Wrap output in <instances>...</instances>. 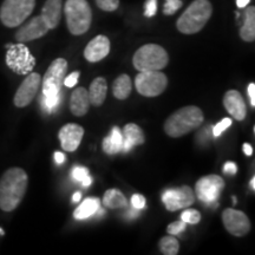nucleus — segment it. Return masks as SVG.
<instances>
[{"label":"nucleus","mask_w":255,"mask_h":255,"mask_svg":"<svg viewBox=\"0 0 255 255\" xmlns=\"http://www.w3.org/2000/svg\"><path fill=\"white\" fill-rule=\"evenodd\" d=\"M28 176L24 169L9 168L0 178V209L12 212L20 205L27 190Z\"/></svg>","instance_id":"f257e3e1"},{"label":"nucleus","mask_w":255,"mask_h":255,"mask_svg":"<svg viewBox=\"0 0 255 255\" xmlns=\"http://www.w3.org/2000/svg\"><path fill=\"white\" fill-rule=\"evenodd\" d=\"M205 116L199 107H184L175 111L164 123V131L173 138H178L189 133L203 123Z\"/></svg>","instance_id":"f03ea898"},{"label":"nucleus","mask_w":255,"mask_h":255,"mask_svg":"<svg viewBox=\"0 0 255 255\" xmlns=\"http://www.w3.org/2000/svg\"><path fill=\"white\" fill-rule=\"evenodd\" d=\"M212 14L209 0H194L177 19V30L183 34H195L206 26Z\"/></svg>","instance_id":"7ed1b4c3"},{"label":"nucleus","mask_w":255,"mask_h":255,"mask_svg":"<svg viewBox=\"0 0 255 255\" xmlns=\"http://www.w3.org/2000/svg\"><path fill=\"white\" fill-rule=\"evenodd\" d=\"M64 13L70 33L73 36L84 34L90 28L92 11L87 0H66Z\"/></svg>","instance_id":"20e7f679"},{"label":"nucleus","mask_w":255,"mask_h":255,"mask_svg":"<svg viewBox=\"0 0 255 255\" xmlns=\"http://www.w3.org/2000/svg\"><path fill=\"white\" fill-rule=\"evenodd\" d=\"M169 63L168 52L157 44H146L136 51L132 64L137 71H161Z\"/></svg>","instance_id":"39448f33"},{"label":"nucleus","mask_w":255,"mask_h":255,"mask_svg":"<svg viewBox=\"0 0 255 255\" xmlns=\"http://www.w3.org/2000/svg\"><path fill=\"white\" fill-rule=\"evenodd\" d=\"M36 0H4L0 7V20L6 27L20 26L30 17Z\"/></svg>","instance_id":"423d86ee"},{"label":"nucleus","mask_w":255,"mask_h":255,"mask_svg":"<svg viewBox=\"0 0 255 255\" xmlns=\"http://www.w3.org/2000/svg\"><path fill=\"white\" fill-rule=\"evenodd\" d=\"M6 52V65L17 75H28L36 66V58L31 55L24 43L8 44Z\"/></svg>","instance_id":"0eeeda50"},{"label":"nucleus","mask_w":255,"mask_h":255,"mask_svg":"<svg viewBox=\"0 0 255 255\" xmlns=\"http://www.w3.org/2000/svg\"><path fill=\"white\" fill-rule=\"evenodd\" d=\"M135 87L144 97H156L168 87V78L161 71H141L135 78Z\"/></svg>","instance_id":"6e6552de"},{"label":"nucleus","mask_w":255,"mask_h":255,"mask_svg":"<svg viewBox=\"0 0 255 255\" xmlns=\"http://www.w3.org/2000/svg\"><path fill=\"white\" fill-rule=\"evenodd\" d=\"M68 71V62L64 58H57L50 64L43 77V97L60 96L65 73Z\"/></svg>","instance_id":"1a4fd4ad"},{"label":"nucleus","mask_w":255,"mask_h":255,"mask_svg":"<svg viewBox=\"0 0 255 255\" xmlns=\"http://www.w3.org/2000/svg\"><path fill=\"white\" fill-rule=\"evenodd\" d=\"M223 189H225V181L219 175H207L200 178L195 184L197 199L205 205H213L218 202Z\"/></svg>","instance_id":"9d476101"},{"label":"nucleus","mask_w":255,"mask_h":255,"mask_svg":"<svg viewBox=\"0 0 255 255\" xmlns=\"http://www.w3.org/2000/svg\"><path fill=\"white\" fill-rule=\"evenodd\" d=\"M195 201V194L190 187L183 186L175 189H167L162 195V202L169 212L188 208Z\"/></svg>","instance_id":"9b49d317"},{"label":"nucleus","mask_w":255,"mask_h":255,"mask_svg":"<svg viewBox=\"0 0 255 255\" xmlns=\"http://www.w3.org/2000/svg\"><path fill=\"white\" fill-rule=\"evenodd\" d=\"M222 222L229 234L242 238L251 231V221L245 213L240 210L227 208L222 213Z\"/></svg>","instance_id":"f8f14e48"},{"label":"nucleus","mask_w":255,"mask_h":255,"mask_svg":"<svg viewBox=\"0 0 255 255\" xmlns=\"http://www.w3.org/2000/svg\"><path fill=\"white\" fill-rule=\"evenodd\" d=\"M41 84V77L39 73L37 72H30L27 75V77L24 79V82L21 83L20 87L18 88L17 92H15L13 103L17 108H25L28 104H31V102L33 101V98L36 97L38 90Z\"/></svg>","instance_id":"ddd939ff"},{"label":"nucleus","mask_w":255,"mask_h":255,"mask_svg":"<svg viewBox=\"0 0 255 255\" xmlns=\"http://www.w3.org/2000/svg\"><path fill=\"white\" fill-rule=\"evenodd\" d=\"M49 31L50 28L47 27L46 23L39 14L31 18L26 23L24 21L21 24L19 30L15 32V40L18 43H27V41L36 40L44 37Z\"/></svg>","instance_id":"4468645a"},{"label":"nucleus","mask_w":255,"mask_h":255,"mask_svg":"<svg viewBox=\"0 0 255 255\" xmlns=\"http://www.w3.org/2000/svg\"><path fill=\"white\" fill-rule=\"evenodd\" d=\"M83 136H84V129H83V127L75 123H69L66 126H64L59 130L58 133L62 148L69 152L77 150V148L83 139Z\"/></svg>","instance_id":"2eb2a0df"},{"label":"nucleus","mask_w":255,"mask_h":255,"mask_svg":"<svg viewBox=\"0 0 255 255\" xmlns=\"http://www.w3.org/2000/svg\"><path fill=\"white\" fill-rule=\"evenodd\" d=\"M110 40L109 38L100 34L94 39L89 41V44L84 50V57L88 62L97 63L104 59L110 52Z\"/></svg>","instance_id":"dca6fc26"},{"label":"nucleus","mask_w":255,"mask_h":255,"mask_svg":"<svg viewBox=\"0 0 255 255\" xmlns=\"http://www.w3.org/2000/svg\"><path fill=\"white\" fill-rule=\"evenodd\" d=\"M223 105L229 115L237 121H244L247 115V107L241 94L237 90H229L223 97Z\"/></svg>","instance_id":"f3484780"},{"label":"nucleus","mask_w":255,"mask_h":255,"mask_svg":"<svg viewBox=\"0 0 255 255\" xmlns=\"http://www.w3.org/2000/svg\"><path fill=\"white\" fill-rule=\"evenodd\" d=\"M62 0H46L44 4L40 15L50 30H53L59 25L60 18H62Z\"/></svg>","instance_id":"a211bd4d"},{"label":"nucleus","mask_w":255,"mask_h":255,"mask_svg":"<svg viewBox=\"0 0 255 255\" xmlns=\"http://www.w3.org/2000/svg\"><path fill=\"white\" fill-rule=\"evenodd\" d=\"M123 146L122 151H130L133 146L141 145L144 143L145 137L143 130L137 124L129 123L123 129Z\"/></svg>","instance_id":"6ab92c4d"},{"label":"nucleus","mask_w":255,"mask_h":255,"mask_svg":"<svg viewBox=\"0 0 255 255\" xmlns=\"http://www.w3.org/2000/svg\"><path fill=\"white\" fill-rule=\"evenodd\" d=\"M90 108L88 90L85 88H78L72 92L70 98V110L77 117H82L87 115Z\"/></svg>","instance_id":"aec40b11"},{"label":"nucleus","mask_w":255,"mask_h":255,"mask_svg":"<svg viewBox=\"0 0 255 255\" xmlns=\"http://www.w3.org/2000/svg\"><path fill=\"white\" fill-rule=\"evenodd\" d=\"M108 92V83L103 77H98L92 81L90 89L88 90L89 101L90 104L95 107H101L104 103L105 98H107Z\"/></svg>","instance_id":"412c9836"},{"label":"nucleus","mask_w":255,"mask_h":255,"mask_svg":"<svg viewBox=\"0 0 255 255\" xmlns=\"http://www.w3.org/2000/svg\"><path fill=\"white\" fill-rule=\"evenodd\" d=\"M240 38L251 43L255 39V7L248 6L244 13V25L240 27Z\"/></svg>","instance_id":"4be33fe9"},{"label":"nucleus","mask_w":255,"mask_h":255,"mask_svg":"<svg viewBox=\"0 0 255 255\" xmlns=\"http://www.w3.org/2000/svg\"><path fill=\"white\" fill-rule=\"evenodd\" d=\"M103 151L108 155H116L122 151L123 135L119 127H114L110 135L103 139Z\"/></svg>","instance_id":"5701e85b"},{"label":"nucleus","mask_w":255,"mask_h":255,"mask_svg":"<svg viewBox=\"0 0 255 255\" xmlns=\"http://www.w3.org/2000/svg\"><path fill=\"white\" fill-rule=\"evenodd\" d=\"M100 208L101 202L98 199H96V197L85 199L82 202V205L73 212V218L76 220H85L90 216H94Z\"/></svg>","instance_id":"b1692460"},{"label":"nucleus","mask_w":255,"mask_h":255,"mask_svg":"<svg viewBox=\"0 0 255 255\" xmlns=\"http://www.w3.org/2000/svg\"><path fill=\"white\" fill-rule=\"evenodd\" d=\"M132 83L128 75H121L120 77L115 79L113 84V94L117 100H127L131 94Z\"/></svg>","instance_id":"393cba45"},{"label":"nucleus","mask_w":255,"mask_h":255,"mask_svg":"<svg viewBox=\"0 0 255 255\" xmlns=\"http://www.w3.org/2000/svg\"><path fill=\"white\" fill-rule=\"evenodd\" d=\"M102 202L107 208L110 209H122L128 206L126 196L119 189H109L105 191Z\"/></svg>","instance_id":"a878e982"},{"label":"nucleus","mask_w":255,"mask_h":255,"mask_svg":"<svg viewBox=\"0 0 255 255\" xmlns=\"http://www.w3.org/2000/svg\"><path fill=\"white\" fill-rule=\"evenodd\" d=\"M159 250L164 255H176L180 250V244L174 237H164L159 240Z\"/></svg>","instance_id":"bb28decb"},{"label":"nucleus","mask_w":255,"mask_h":255,"mask_svg":"<svg viewBox=\"0 0 255 255\" xmlns=\"http://www.w3.org/2000/svg\"><path fill=\"white\" fill-rule=\"evenodd\" d=\"M71 176L73 180L81 182L84 187L91 186L92 178L90 175H89V170L85 167H75L71 171Z\"/></svg>","instance_id":"cd10ccee"},{"label":"nucleus","mask_w":255,"mask_h":255,"mask_svg":"<svg viewBox=\"0 0 255 255\" xmlns=\"http://www.w3.org/2000/svg\"><path fill=\"white\" fill-rule=\"evenodd\" d=\"M181 220L189 225H197L201 221V213L196 209H186L181 215Z\"/></svg>","instance_id":"c85d7f7f"},{"label":"nucleus","mask_w":255,"mask_h":255,"mask_svg":"<svg viewBox=\"0 0 255 255\" xmlns=\"http://www.w3.org/2000/svg\"><path fill=\"white\" fill-rule=\"evenodd\" d=\"M181 7H182V0H165L163 13L165 15H173Z\"/></svg>","instance_id":"c756f323"},{"label":"nucleus","mask_w":255,"mask_h":255,"mask_svg":"<svg viewBox=\"0 0 255 255\" xmlns=\"http://www.w3.org/2000/svg\"><path fill=\"white\" fill-rule=\"evenodd\" d=\"M96 5L105 12H114L119 8L120 0H95Z\"/></svg>","instance_id":"7c9ffc66"},{"label":"nucleus","mask_w":255,"mask_h":255,"mask_svg":"<svg viewBox=\"0 0 255 255\" xmlns=\"http://www.w3.org/2000/svg\"><path fill=\"white\" fill-rule=\"evenodd\" d=\"M60 102V96H57V97H43V103L44 109H45L47 113H52L53 110L57 109V107L59 105Z\"/></svg>","instance_id":"2f4dec72"},{"label":"nucleus","mask_w":255,"mask_h":255,"mask_svg":"<svg viewBox=\"0 0 255 255\" xmlns=\"http://www.w3.org/2000/svg\"><path fill=\"white\" fill-rule=\"evenodd\" d=\"M231 126H232V120L231 119H227V117H226V119H222L221 122H219L214 128H213V135H214V137H219L223 131H226V130H227Z\"/></svg>","instance_id":"473e14b6"},{"label":"nucleus","mask_w":255,"mask_h":255,"mask_svg":"<svg viewBox=\"0 0 255 255\" xmlns=\"http://www.w3.org/2000/svg\"><path fill=\"white\" fill-rule=\"evenodd\" d=\"M186 226H187V223L183 222L182 220H181V221H175L168 226L167 232L170 235H177L186 229Z\"/></svg>","instance_id":"72a5a7b5"},{"label":"nucleus","mask_w":255,"mask_h":255,"mask_svg":"<svg viewBox=\"0 0 255 255\" xmlns=\"http://www.w3.org/2000/svg\"><path fill=\"white\" fill-rule=\"evenodd\" d=\"M157 12V0H145L144 2V15L148 18L154 17Z\"/></svg>","instance_id":"f704fd0d"},{"label":"nucleus","mask_w":255,"mask_h":255,"mask_svg":"<svg viewBox=\"0 0 255 255\" xmlns=\"http://www.w3.org/2000/svg\"><path fill=\"white\" fill-rule=\"evenodd\" d=\"M131 205L133 208L141 210L145 207V199L141 194H133L131 197Z\"/></svg>","instance_id":"c9c22d12"},{"label":"nucleus","mask_w":255,"mask_h":255,"mask_svg":"<svg viewBox=\"0 0 255 255\" xmlns=\"http://www.w3.org/2000/svg\"><path fill=\"white\" fill-rule=\"evenodd\" d=\"M78 77H79V72L75 71L72 72L71 75H69L68 77L64 78V85L68 88H73L78 82Z\"/></svg>","instance_id":"e433bc0d"},{"label":"nucleus","mask_w":255,"mask_h":255,"mask_svg":"<svg viewBox=\"0 0 255 255\" xmlns=\"http://www.w3.org/2000/svg\"><path fill=\"white\" fill-rule=\"evenodd\" d=\"M223 173L228 175H235L238 173V165L234 162H227L223 165Z\"/></svg>","instance_id":"4c0bfd02"},{"label":"nucleus","mask_w":255,"mask_h":255,"mask_svg":"<svg viewBox=\"0 0 255 255\" xmlns=\"http://www.w3.org/2000/svg\"><path fill=\"white\" fill-rule=\"evenodd\" d=\"M248 96H250V102L252 107H255V84L254 83H251L248 85Z\"/></svg>","instance_id":"58836bf2"},{"label":"nucleus","mask_w":255,"mask_h":255,"mask_svg":"<svg viewBox=\"0 0 255 255\" xmlns=\"http://www.w3.org/2000/svg\"><path fill=\"white\" fill-rule=\"evenodd\" d=\"M55 161H56L57 164H62V163H64V161H65V155H64L63 152L56 151V152H55Z\"/></svg>","instance_id":"ea45409f"},{"label":"nucleus","mask_w":255,"mask_h":255,"mask_svg":"<svg viewBox=\"0 0 255 255\" xmlns=\"http://www.w3.org/2000/svg\"><path fill=\"white\" fill-rule=\"evenodd\" d=\"M242 149H244V152L247 156H252V154H253V148H252V145L248 144V143H245L244 146H242Z\"/></svg>","instance_id":"a19ab883"},{"label":"nucleus","mask_w":255,"mask_h":255,"mask_svg":"<svg viewBox=\"0 0 255 255\" xmlns=\"http://www.w3.org/2000/svg\"><path fill=\"white\" fill-rule=\"evenodd\" d=\"M137 216H138V209L133 208V207H132V209H130L129 213L127 214L128 219H135V218H137Z\"/></svg>","instance_id":"79ce46f5"},{"label":"nucleus","mask_w":255,"mask_h":255,"mask_svg":"<svg viewBox=\"0 0 255 255\" xmlns=\"http://www.w3.org/2000/svg\"><path fill=\"white\" fill-rule=\"evenodd\" d=\"M251 0H237V5L239 8H245L247 7V5L250 4Z\"/></svg>","instance_id":"37998d69"},{"label":"nucleus","mask_w":255,"mask_h":255,"mask_svg":"<svg viewBox=\"0 0 255 255\" xmlns=\"http://www.w3.org/2000/svg\"><path fill=\"white\" fill-rule=\"evenodd\" d=\"M81 199H82V194L79 193V191H76L72 196V201L73 202H78V201H81Z\"/></svg>","instance_id":"c03bdc74"},{"label":"nucleus","mask_w":255,"mask_h":255,"mask_svg":"<svg viewBox=\"0 0 255 255\" xmlns=\"http://www.w3.org/2000/svg\"><path fill=\"white\" fill-rule=\"evenodd\" d=\"M250 186H251V188H252V190H255V176L252 177Z\"/></svg>","instance_id":"a18cd8bd"}]
</instances>
